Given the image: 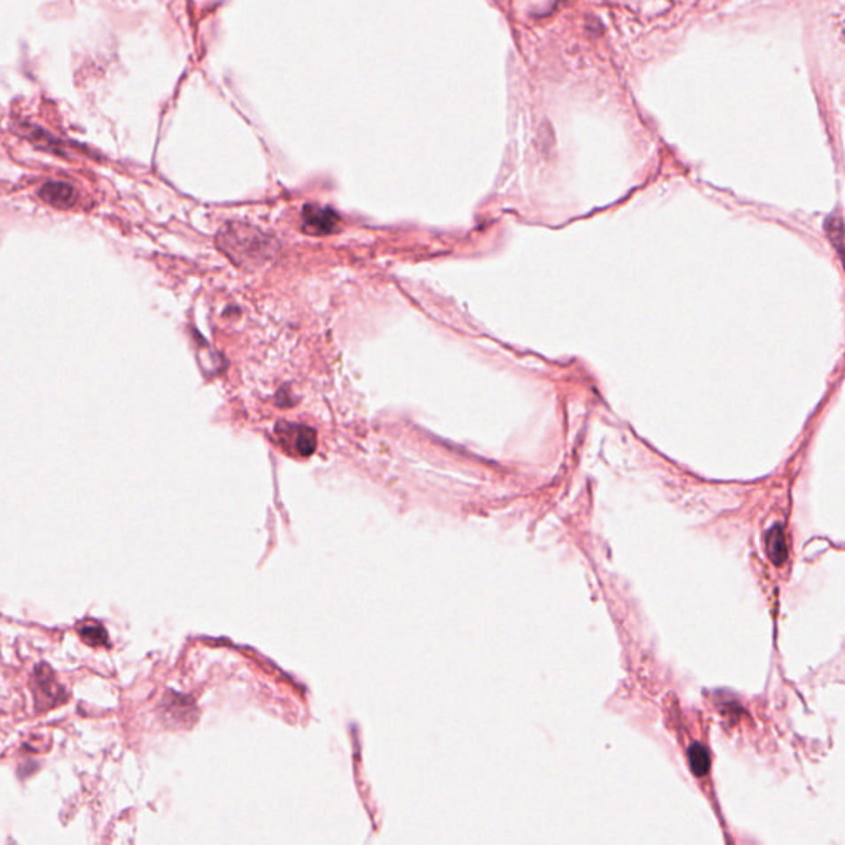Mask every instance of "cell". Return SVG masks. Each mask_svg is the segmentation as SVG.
Listing matches in <instances>:
<instances>
[{
	"label": "cell",
	"mask_w": 845,
	"mask_h": 845,
	"mask_svg": "<svg viewBox=\"0 0 845 845\" xmlns=\"http://www.w3.org/2000/svg\"><path fill=\"white\" fill-rule=\"evenodd\" d=\"M339 228V215L327 207L308 203L302 210V230L309 235L322 237Z\"/></svg>",
	"instance_id": "obj_4"
},
{
	"label": "cell",
	"mask_w": 845,
	"mask_h": 845,
	"mask_svg": "<svg viewBox=\"0 0 845 845\" xmlns=\"http://www.w3.org/2000/svg\"><path fill=\"white\" fill-rule=\"evenodd\" d=\"M218 246L225 251L230 260L239 266H260L273 256L276 245L271 237L264 235L262 230L250 227L246 223L231 222L222 228L218 233Z\"/></svg>",
	"instance_id": "obj_1"
},
{
	"label": "cell",
	"mask_w": 845,
	"mask_h": 845,
	"mask_svg": "<svg viewBox=\"0 0 845 845\" xmlns=\"http://www.w3.org/2000/svg\"><path fill=\"white\" fill-rule=\"evenodd\" d=\"M40 197L57 208H68L76 202V192L65 182H47L40 189Z\"/></svg>",
	"instance_id": "obj_5"
},
{
	"label": "cell",
	"mask_w": 845,
	"mask_h": 845,
	"mask_svg": "<svg viewBox=\"0 0 845 845\" xmlns=\"http://www.w3.org/2000/svg\"><path fill=\"white\" fill-rule=\"evenodd\" d=\"M689 763L693 773L697 776H705L710 770V755L705 747L695 743L689 750Z\"/></svg>",
	"instance_id": "obj_8"
},
{
	"label": "cell",
	"mask_w": 845,
	"mask_h": 845,
	"mask_svg": "<svg viewBox=\"0 0 845 845\" xmlns=\"http://www.w3.org/2000/svg\"><path fill=\"white\" fill-rule=\"evenodd\" d=\"M30 685L35 699V710L40 714L68 702V692L65 691V687L57 679L55 670H51L48 664H38L35 667Z\"/></svg>",
	"instance_id": "obj_2"
},
{
	"label": "cell",
	"mask_w": 845,
	"mask_h": 845,
	"mask_svg": "<svg viewBox=\"0 0 845 845\" xmlns=\"http://www.w3.org/2000/svg\"><path fill=\"white\" fill-rule=\"evenodd\" d=\"M766 550L770 559H773L776 565H781L787 557V545H786V536L783 528L779 525H774L773 528L766 536Z\"/></svg>",
	"instance_id": "obj_7"
},
{
	"label": "cell",
	"mask_w": 845,
	"mask_h": 845,
	"mask_svg": "<svg viewBox=\"0 0 845 845\" xmlns=\"http://www.w3.org/2000/svg\"><path fill=\"white\" fill-rule=\"evenodd\" d=\"M78 630V634L82 638V641L91 647H107L109 645V636H107L106 628L98 622V621H83L76 626Z\"/></svg>",
	"instance_id": "obj_6"
},
{
	"label": "cell",
	"mask_w": 845,
	"mask_h": 845,
	"mask_svg": "<svg viewBox=\"0 0 845 845\" xmlns=\"http://www.w3.org/2000/svg\"><path fill=\"white\" fill-rule=\"evenodd\" d=\"M276 436L286 453L299 458H309L317 448L316 431L301 423L279 421L276 425Z\"/></svg>",
	"instance_id": "obj_3"
}]
</instances>
